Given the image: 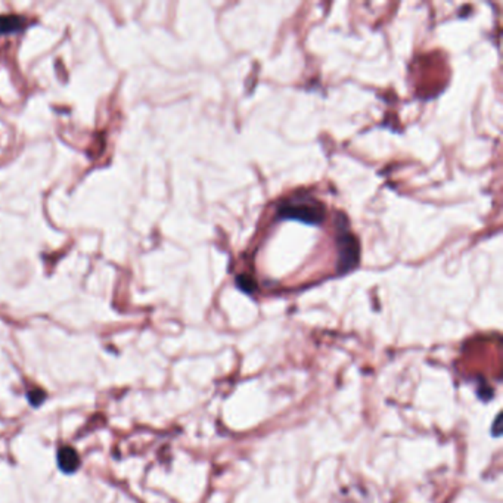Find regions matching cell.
<instances>
[{"label": "cell", "mask_w": 503, "mask_h": 503, "mask_svg": "<svg viewBox=\"0 0 503 503\" xmlns=\"http://www.w3.org/2000/svg\"><path fill=\"white\" fill-rule=\"evenodd\" d=\"M278 214L280 219L298 220L308 225H319L325 219V210L316 199L293 198L280 206Z\"/></svg>", "instance_id": "obj_1"}, {"label": "cell", "mask_w": 503, "mask_h": 503, "mask_svg": "<svg viewBox=\"0 0 503 503\" xmlns=\"http://www.w3.org/2000/svg\"><path fill=\"white\" fill-rule=\"evenodd\" d=\"M343 236L344 241L340 243L341 247L340 260H341V270H347L352 269L357 263V258H359V247H357V243L354 241L353 235L348 234V232Z\"/></svg>", "instance_id": "obj_2"}, {"label": "cell", "mask_w": 503, "mask_h": 503, "mask_svg": "<svg viewBox=\"0 0 503 503\" xmlns=\"http://www.w3.org/2000/svg\"><path fill=\"white\" fill-rule=\"evenodd\" d=\"M58 467L64 474H73L80 468V456L70 446H62L56 454Z\"/></svg>", "instance_id": "obj_3"}, {"label": "cell", "mask_w": 503, "mask_h": 503, "mask_svg": "<svg viewBox=\"0 0 503 503\" xmlns=\"http://www.w3.org/2000/svg\"><path fill=\"white\" fill-rule=\"evenodd\" d=\"M27 25L25 18L18 14H3L0 15V34H16L21 33Z\"/></svg>", "instance_id": "obj_4"}]
</instances>
